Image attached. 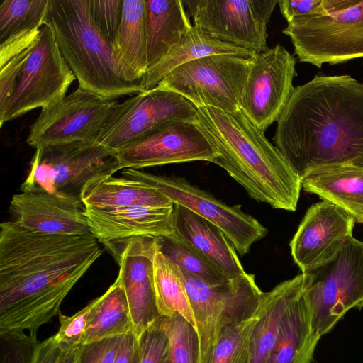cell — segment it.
Instances as JSON below:
<instances>
[{
  "mask_svg": "<svg viewBox=\"0 0 363 363\" xmlns=\"http://www.w3.org/2000/svg\"><path fill=\"white\" fill-rule=\"evenodd\" d=\"M91 233L66 235L0 224V336L28 333L60 313L76 284L102 254Z\"/></svg>",
  "mask_w": 363,
  "mask_h": 363,
  "instance_id": "cell-1",
  "label": "cell"
},
{
  "mask_svg": "<svg viewBox=\"0 0 363 363\" xmlns=\"http://www.w3.org/2000/svg\"><path fill=\"white\" fill-rule=\"evenodd\" d=\"M277 122L274 146L301 179L328 165L363 167V83L350 75L295 87Z\"/></svg>",
  "mask_w": 363,
  "mask_h": 363,
  "instance_id": "cell-2",
  "label": "cell"
},
{
  "mask_svg": "<svg viewBox=\"0 0 363 363\" xmlns=\"http://www.w3.org/2000/svg\"><path fill=\"white\" fill-rule=\"evenodd\" d=\"M198 123L218 151L224 169L249 196L273 208L295 211L302 179L277 148L240 108L196 106Z\"/></svg>",
  "mask_w": 363,
  "mask_h": 363,
  "instance_id": "cell-3",
  "label": "cell"
},
{
  "mask_svg": "<svg viewBox=\"0 0 363 363\" xmlns=\"http://www.w3.org/2000/svg\"><path fill=\"white\" fill-rule=\"evenodd\" d=\"M44 26L52 30L79 86L114 100L145 91L143 81L120 77L112 44L94 23L87 0H49Z\"/></svg>",
  "mask_w": 363,
  "mask_h": 363,
  "instance_id": "cell-4",
  "label": "cell"
},
{
  "mask_svg": "<svg viewBox=\"0 0 363 363\" xmlns=\"http://www.w3.org/2000/svg\"><path fill=\"white\" fill-rule=\"evenodd\" d=\"M283 33L301 62L319 68L363 57V0H323L320 12L294 18Z\"/></svg>",
  "mask_w": 363,
  "mask_h": 363,
  "instance_id": "cell-5",
  "label": "cell"
},
{
  "mask_svg": "<svg viewBox=\"0 0 363 363\" xmlns=\"http://www.w3.org/2000/svg\"><path fill=\"white\" fill-rule=\"evenodd\" d=\"M315 330L330 333L352 308H363V242L349 237L320 266L303 272Z\"/></svg>",
  "mask_w": 363,
  "mask_h": 363,
  "instance_id": "cell-6",
  "label": "cell"
},
{
  "mask_svg": "<svg viewBox=\"0 0 363 363\" xmlns=\"http://www.w3.org/2000/svg\"><path fill=\"white\" fill-rule=\"evenodd\" d=\"M120 169L116 152L96 140L39 147L21 190L80 197L90 179Z\"/></svg>",
  "mask_w": 363,
  "mask_h": 363,
  "instance_id": "cell-7",
  "label": "cell"
},
{
  "mask_svg": "<svg viewBox=\"0 0 363 363\" xmlns=\"http://www.w3.org/2000/svg\"><path fill=\"white\" fill-rule=\"evenodd\" d=\"M182 271L196 322L199 363H208L221 332L253 317L263 291L245 273L229 282L211 285Z\"/></svg>",
  "mask_w": 363,
  "mask_h": 363,
  "instance_id": "cell-8",
  "label": "cell"
},
{
  "mask_svg": "<svg viewBox=\"0 0 363 363\" xmlns=\"http://www.w3.org/2000/svg\"><path fill=\"white\" fill-rule=\"evenodd\" d=\"M249 69V58L209 55L175 68L157 86L181 94L196 106L235 112L240 108Z\"/></svg>",
  "mask_w": 363,
  "mask_h": 363,
  "instance_id": "cell-9",
  "label": "cell"
},
{
  "mask_svg": "<svg viewBox=\"0 0 363 363\" xmlns=\"http://www.w3.org/2000/svg\"><path fill=\"white\" fill-rule=\"evenodd\" d=\"M74 79L52 30L43 26L11 96L0 108V126L33 109H42L59 101L66 96Z\"/></svg>",
  "mask_w": 363,
  "mask_h": 363,
  "instance_id": "cell-10",
  "label": "cell"
},
{
  "mask_svg": "<svg viewBox=\"0 0 363 363\" xmlns=\"http://www.w3.org/2000/svg\"><path fill=\"white\" fill-rule=\"evenodd\" d=\"M124 177L141 181L218 227L241 255L264 238L267 229L257 219L244 212L240 206H228L209 192L199 189L184 178L156 175L140 169L125 168Z\"/></svg>",
  "mask_w": 363,
  "mask_h": 363,
  "instance_id": "cell-11",
  "label": "cell"
},
{
  "mask_svg": "<svg viewBox=\"0 0 363 363\" xmlns=\"http://www.w3.org/2000/svg\"><path fill=\"white\" fill-rule=\"evenodd\" d=\"M118 102L78 88L41 109L30 127L28 145L37 149L79 141H96Z\"/></svg>",
  "mask_w": 363,
  "mask_h": 363,
  "instance_id": "cell-12",
  "label": "cell"
},
{
  "mask_svg": "<svg viewBox=\"0 0 363 363\" xmlns=\"http://www.w3.org/2000/svg\"><path fill=\"white\" fill-rule=\"evenodd\" d=\"M175 121H197V110L187 99L157 86L118 103L96 141L116 152L152 130Z\"/></svg>",
  "mask_w": 363,
  "mask_h": 363,
  "instance_id": "cell-13",
  "label": "cell"
},
{
  "mask_svg": "<svg viewBox=\"0 0 363 363\" xmlns=\"http://www.w3.org/2000/svg\"><path fill=\"white\" fill-rule=\"evenodd\" d=\"M194 25L218 40L254 53L267 50V27L278 0L184 1Z\"/></svg>",
  "mask_w": 363,
  "mask_h": 363,
  "instance_id": "cell-14",
  "label": "cell"
},
{
  "mask_svg": "<svg viewBox=\"0 0 363 363\" xmlns=\"http://www.w3.org/2000/svg\"><path fill=\"white\" fill-rule=\"evenodd\" d=\"M116 152L121 169L199 160L213 162L220 155L198 120L167 123Z\"/></svg>",
  "mask_w": 363,
  "mask_h": 363,
  "instance_id": "cell-15",
  "label": "cell"
},
{
  "mask_svg": "<svg viewBox=\"0 0 363 363\" xmlns=\"http://www.w3.org/2000/svg\"><path fill=\"white\" fill-rule=\"evenodd\" d=\"M249 60L240 108L264 132L277 121L294 90L296 60L283 46L277 45L255 53Z\"/></svg>",
  "mask_w": 363,
  "mask_h": 363,
  "instance_id": "cell-16",
  "label": "cell"
},
{
  "mask_svg": "<svg viewBox=\"0 0 363 363\" xmlns=\"http://www.w3.org/2000/svg\"><path fill=\"white\" fill-rule=\"evenodd\" d=\"M114 252L119 264L118 278L123 287L133 323L139 339L160 318L153 285V264L160 249L159 238L128 239Z\"/></svg>",
  "mask_w": 363,
  "mask_h": 363,
  "instance_id": "cell-17",
  "label": "cell"
},
{
  "mask_svg": "<svg viewBox=\"0 0 363 363\" xmlns=\"http://www.w3.org/2000/svg\"><path fill=\"white\" fill-rule=\"evenodd\" d=\"M354 223L346 211L330 201L311 206L290 242L291 256L301 272L330 259L352 235Z\"/></svg>",
  "mask_w": 363,
  "mask_h": 363,
  "instance_id": "cell-18",
  "label": "cell"
},
{
  "mask_svg": "<svg viewBox=\"0 0 363 363\" xmlns=\"http://www.w3.org/2000/svg\"><path fill=\"white\" fill-rule=\"evenodd\" d=\"M80 197L25 191L14 194L9 206L12 221L19 226L45 233H91Z\"/></svg>",
  "mask_w": 363,
  "mask_h": 363,
  "instance_id": "cell-19",
  "label": "cell"
},
{
  "mask_svg": "<svg viewBox=\"0 0 363 363\" xmlns=\"http://www.w3.org/2000/svg\"><path fill=\"white\" fill-rule=\"evenodd\" d=\"M84 216L91 234L109 247L133 238L170 237L175 233L174 203L167 207H85Z\"/></svg>",
  "mask_w": 363,
  "mask_h": 363,
  "instance_id": "cell-20",
  "label": "cell"
},
{
  "mask_svg": "<svg viewBox=\"0 0 363 363\" xmlns=\"http://www.w3.org/2000/svg\"><path fill=\"white\" fill-rule=\"evenodd\" d=\"M305 290L287 308L264 363H311L321 335L314 327Z\"/></svg>",
  "mask_w": 363,
  "mask_h": 363,
  "instance_id": "cell-21",
  "label": "cell"
},
{
  "mask_svg": "<svg viewBox=\"0 0 363 363\" xmlns=\"http://www.w3.org/2000/svg\"><path fill=\"white\" fill-rule=\"evenodd\" d=\"M174 232L201 252L230 279L246 273L233 245L216 225L174 203Z\"/></svg>",
  "mask_w": 363,
  "mask_h": 363,
  "instance_id": "cell-22",
  "label": "cell"
},
{
  "mask_svg": "<svg viewBox=\"0 0 363 363\" xmlns=\"http://www.w3.org/2000/svg\"><path fill=\"white\" fill-rule=\"evenodd\" d=\"M301 186L346 211L363 223V167L333 164L315 169L302 178Z\"/></svg>",
  "mask_w": 363,
  "mask_h": 363,
  "instance_id": "cell-23",
  "label": "cell"
},
{
  "mask_svg": "<svg viewBox=\"0 0 363 363\" xmlns=\"http://www.w3.org/2000/svg\"><path fill=\"white\" fill-rule=\"evenodd\" d=\"M80 199L85 207L97 209L173 205L167 196L147 184L112 174H102L90 179L82 188Z\"/></svg>",
  "mask_w": 363,
  "mask_h": 363,
  "instance_id": "cell-24",
  "label": "cell"
},
{
  "mask_svg": "<svg viewBox=\"0 0 363 363\" xmlns=\"http://www.w3.org/2000/svg\"><path fill=\"white\" fill-rule=\"evenodd\" d=\"M147 71L157 65L192 27L180 0H144Z\"/></svg>",
  "mask_w": 363,
  "mask_h": 363,
  "instance_id": "cell-25",
  "label": "cell"
},
{
  "mask_svg": "<svg viewBox=\"0 0 363 363\" xmlns=\"http://www.w3.org/2000/svg\"><path fill=\"white\" fill-rule=\"evenodd\" d=\"M305 273L262 292L256 314L257 321L250 341V363H264L277 338L283 317L294 300L304 290Z\"/></svg>",
  "mask_w": 363,
  "mask_h": 363,
  "instance_id": "cell-26",
  "label": "cell"
},
{
  "mask_svg": "<svg viewBox=\"0 0 363 363\" xmlns=\"http://www.w3.org/2000/svg\"><path fill=\"white\" fill-rule=\"evenodd\" d=\"M49 0H4L0 4V67L33 45L44 25Z\"/></svg>",
  "mask_w": 363,
  "mask_h": 363,
  "instance_id": "cell-27",
  "label": "cell"
},
{
  "mask_svg": "<svg viewBox=\"0 0 363 363\" xmlns=\"http://www.w3.org/2000/svg\"><path fill=\"white\" fill-rule=\"evenodd\" d=\"M112 50L120 77L130 82L143 81L147 72L144 0H123Z\"/></svg>",
  "mask_w": 363,
  "mask_h": 363,
  "instance_id": "cell-28",
  "label": "cell"
},
{
  "mask_svg": "<svg viewBox=\"0 0 363 363\" xmlns=\"http://www.w3.org/2000/svg\"><path fill=\"white\" fill-rule=\"evenodd\" d=\"M254 54L242 48L223 43L193 25L180 42L157 65L147 72L143 79L144 90L157 86L173 69L199 58L213 55H233L250 58Z\"/></svg>",
  "mask_w": 363,
  "mask_h": 363,
  "instance_id": "cell-29",
  "label": "cell"
},
{
  "mask_svg": "<svg viewBox=\"0 0 363 363\" xmlns=\"http://www.w3.org/2000/svg\"><path fill=\"white\" fill-rule=\"evenodd\" d=\"M133 333V323L126 296L117 277L100 296L79 344L87 345L104 339Z\"/></svg>",
  "mask_w": 363,
  "mask_h": 363,
  "instance_id": "cell-30",
  "label": "cell"
},
{
  "mask_svg": "<svg viewBox=\"0 0 363 363\" xmlns=\"http://www.w3.org/2000/svg\"><path fill=\"white\" fill-rule=\"evenodd\" d=\"M153 285L160 317L179 314L196 329L182 271L160 249L154 259Z\"/></svg>",
  "mask_w": 363,
  "mask_h": 363,
  "instance_id": "cell-31",
  "label": "cell"
},
{
  "mask_svg": "<svg viewBox=\"0 0 363 363\" xmlns=\"http://www.w3.org/2000/svg\"><path fill=\"white\" fill-rule=\"evenodd\" d=\"M160 250L181 270L211 285H220L231 279L214 263L176 233L159 238Z\"/></svg>",
  "mask_w": 363,
  "mask_h": 363,
  "instance_id": "cell-32",
  "label": "cell"
},
{
  "mask_svg": "<svg viewBox=\"0 0 363 363\" xmlns=\"http://www.w3.org/2000/svg\"><path fill=\"white\" fill-rule=\"evenodd\" d=\"M157 323L169 342L166 363H199V337L194 327L179 314L160 317Z\"/></svg>",
  "mask_w": 363,
  "mask_h": 363,
  "instance_id": "cell-33",
  "label": "cell"
},
{
  "mask_svg": "<svg viewBox=\"0 0 363 363\" xmlns=\"http://www.w3.org/2000/svg\"><path fill=\"white\" fill-rule=\"evenodd\" d=\"M257 321L255 313L253 317L224 329L208 363H250V341Z\"/></svg>",
  "mask_w": 363,
  "mask_h": 363,
  "instance_id": "cell-34",
  "label": "cell"
},
{
  "mask_svg": "<svg viewBox=\"0 0 363 363\" xmlns=\"http://www.w3.org/2000/svg\"><path fill=\"white\" fill-rule=\"evenodd\" d=\"M123 0H87L92 21L112 44L122 18Z\"/></svg>",
  "mask_w": 363,
  "mask_h": 363,
  "instance_id": "cell-35",
  "label": "cell"
},
{
  "mask_svg": "<svg viewBox=\"0 0 363 363\" xmlns=\"http://www.w3.org/2000/svg\"><path fill=\"white\" fill-rule=\"evenodd\" d=\"M86 345H68L51 336L36 345L30 363H81Z\"/></svg>",
  "mask_w": 363,
  "mask_h": 363,
  "instance_id": "cell-36",
  "label": "cell"
},
{
  "mask_svg": "<svg viewBox=\"0 0 363 363\" xmlns=\"http://www.w3.org/2000/svg\"><path fill=\"white\" fill-rule=\"evenodd\" d=\"M139 341L138 363H166L169 342L157 320L141 335Z\"/></svg>",
  "mask_w": 363,
  "mask_h": 363,
  "instance_id": "cell-37",
  "label": "cell"
},
{
  "mask_svg": "<svg viewBox=\"0 0 363 363\" xmlns=\"http://www.w3.org/2000/svg\"><path fill=\"white\" fill-rule=\"evenodd\" d=\"M96 302L97 298L72 315H65L60 313V327L54 335L55 340L65 344L79 345Z\"/></svg>",
  "mask_w": 363,
  "mask_h": 363,
  "instance_id": "cell-38",
  "label": "cell"
},
{
  "mask_svg": "<svg viewBox=\"0 0 363 363\" xmlns=\"http://www.w3.org/2000/svg\"><path fill=\"white\" fill-rule=\"evenodd\" d=\"M1 363H30L34 350L39 342L37 336L25 333L1 336Z\"/></svg>",
  "mask_w": 363,
  "mask_h": 363,
  "instance_id": "cell-39",
  "label": "cell"
},
{
  "mask_svg": "<svg viewBox=\"0 0 363 363\" xmlns=\"http://www.w3.org/2000/svg\"><path fill=\"white\" fill-rule=\"evenodd\" d=\"M36 41L0 67V108L4 106L11 96L18 74Z\"/></svg>",
  "mask_w": 363,
  "mask_h": 363,
  "instance_id": "cell-40",
  "label": "cell"
},
{
  "mask_svg": "<svg viewBox=\"0 0 363 363\" xmlns=\"http://www.w3.org/2000/svg\"><path fill=\"white\" fill-rule=\"evenodd\" d=\"M123 337H109L86 345L81 363H114Z\"/></svg>",
  "mask_w": 363,
  "mask_h": 363,
  "instance_id": "cell-41",
  "label": "cell"
},
{
  "mask_svg": "<svg viewBox=\"0 0 363 363\" xmlns=\"http://www.w3.org/2000/svg\"><path fill=\"white\" fill-rule=\"evenodd\" d=\"M280 11L287 22L302 16L318 13L323 0H278Z\"/></svg>",
  "mask_w": 363,
  "mask_h": 363,
  "instance_id": "cell-42",
  "label": "cell"
},
{
  "mask_svg": "<svg viewBox=\"0 0 363 363\" xmlns=\"http://www.w3.org/2000/svg\"><path fill=\"white\" fill-rule=\"evenodd\" d=\"M139 357V339L133 333L124 335L114 363H138Z\"/></svg>",
  "mask_w": 363,
  "mask_h": 363,
  "instance_id": "cell-43",
  "label": "cell"
}]
</instances>
